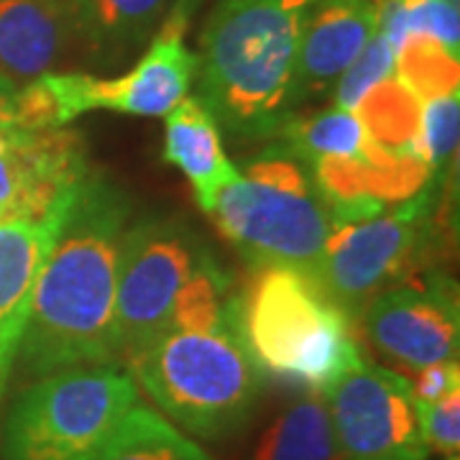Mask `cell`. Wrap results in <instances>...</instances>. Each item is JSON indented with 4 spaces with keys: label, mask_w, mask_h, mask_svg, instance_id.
<instances>
[{
    "label": "cell",
    "mask_w": 460,
    "mask_h": 460,
    "mask_svg": "<svg viewBox=\"0 0 460 460\" xmlns=\"http://www.w3.org/2000/svg\"><path fill=\"white\" fill-rule=\"evenodd\" d=\"M131 198L108 174L90 169L33 287L18 366L39 378L77 366L123 361L115 325L118 253L131 223Z\"/></svg>",
    "instance_id": "6da1fadb"
},
{
    "label": "cell",
    "mask_w": 460,
    "mask_h": 460,
    "mask_svg": "<svg viewBox=\"0 0 460 460\" xmlns=\"http://www.w3.org/2000/svg\"><path fill=\"white\" fill-rule=\"evenodd\" d=\"M123 361L169 422L202 440L238 432L261 396L263 378L243 345L217 259L187 284L164 328Z\"/></svg>",
    "instance_id": "7a4b0ae2"
},
{
    "label": "cell",
    "mask_w": 460,
    "mask_h": 460,
    "mask_svg": "<svg viewBox=\"0 0 460 460\" xmlns=\"http://www.w3.org/2000/svg\"><path fill=\"white\" fill-rule=\"evenodd\" d=\"M313 0H220L199 36L198 100L238 141L277 138L299 113L296 59Z\"/></svg>",
    "instance_id": "3957f363"
},
{
    "label": "cell",
    "mask_w": 460,
    "mask_h": 460,
    "mask_svg": "<svg viewBox=\"0 0 460 460\" xmlns=\"http://www.w3.org/2000/svg\"><path fill=\"white\" fill-rule=\"evenodd\" d=\"M235 323L261 378L325 394L363 363L353 317L295 266L253 269L235 295Z\"/></svg>",
    "instance_id": "277c9868"
},
{
    "label": "cell",
    "mask_w": 460,
    "mask_h": 460,
    "mask_svg": "<svg viewBox=\"0 0 460 460\" xmlns=\"http://www.w3.org/2000/svg\"><path fill=\"white\" fill-rule=\"evenodd\" d=\"M253 269L295 266L314 277L332 235V213L314 174L287 144L251 159L210 213Z\"/></svg>",
    "instance_id": "5b68a950"
},
{
    "label": "cell",
    "mask_w": 460,
    "mask_h": 460,
    "mask_svg": "<svg viewBox=\"0 0 460 460\" xmlns=\"http://www.w3.org/2000/svg\"><path fill=\"white\" fill-rule=\"evenodd\" d=\"M136 404L138 384L118 366H77L39 376L8 410L3 458L98 460Z\"/></svg>",
    "instance_id": "8992f818"
},
{
    "label": "cell",
    "mask_w": 460,
    "mask_h": 460,
    "mask_svg": "<svg viewBox=\"0 0 460 460\" xmlns=\"http://www.w3.org/2000/svg\"><path fill=\"white\" fill-rule=\"evenodd\" d=\"M443 180L432 174L396 208L332 228L314 279L350 317H358L378 292L428 269Z\"/></svg>",
    "instance_id": "52a82bcc"
},
{
    "label": "cell",
    "mask_w": 460,
    "mask_h": 460,
    "mask_svg": "<svg viewBox=\"0 0 460 460\" xmlns=\"http://www.w3.org/2000/svg\"><path fill=\"white\" fill-rule=\"evenodd\" d=\"M215 256L181 215L151 213L128 223L118 253L115 325L120 356L169 323L181 292Z\"/></svg>",
    "instance_id": "ba28073f"
},
{
    "label": "cell",
    "mask_w": 460,
    "mask_h": 460,
    "mask_svg": "<svg viewBox=\"0 0 460 460\" xmlns=\"http://www.w3.org/2000/svg\"><path fill=\"white\" fill-rule=\"evenodd\" d=\"M192 11H174L148 41L141 59L120 77H93L87 72H51L41 80L54 105V123L62 128L93 111L138 118H166L187 98L198 77V54L184 47V29Z\"/></svg>",
    "instance_id": "9c48e42d"
},
{
    "label": "cell",
    "mask_w": 460,
    "mask_h": 460,
    "mask_svg": "<svg viewBox=\"0 0 460 460\" xmlns=\"http://www.w3.org/2000/svg\"><path fill=\"white\" fill-rule=\"evenodd\" d=\"M325 402L341 460L429 458L410 378L392 368L358 363L330 386Z\"/></svg>",
    "instance_id": "30bf717a"
},
{
    "label": "cell",
    "mask_w": 460,
    "mask_h": 460,
    "mask_svg": "<svg viewBox=\"0 0 460 460\" xmlns=\"http://www.w3.org/2000/svg\"><path fill=\"white\" fill-rule=\"evenodd\" d=\"M358 317L378 353L404 368L458 358V284L435 266L378 292Z\"/></svg>",
    "instance_id": "8fae6325"
},
{
    "label": "cell",
    "mask_w": 460,
    "mask_h": 460,
    "mask_svg": "<svg viewBox=\"0 0 460 460\" xmlns=\"http://www.w3.org/2000/svg\"><path fill=\"white\" fill-rule=\"evenodd\" d=\"M90 169L83 136L66 126L0 128V226L54 215Z\"/></svg>",
    "instance_id": "7c38bea8"
},
{
    "label": "cell",
    "mask_w": 460,
    "mask_h": 460,
    "mask_svg": "<svg viewBox=\"0 0 460 460\" xmlns=\"http://www.w3.org/2000/svg\"><path fill=\"white\" fill-rule=\"evenodd\" d=\"M378 31V0H313L296 59V108L332 95Z\"/></svg>",
    "instance_id": "4fadbf2b"
},
{
    "label": "cell",
    "mask_w": 460,
    "mask_h": 460,
    "mask_svg": "<svg viewBox=\"0 0 460 460\" xmlns=\"http://www.w3.org/2000/svg\"><path fill=\"white\" fill-rule=\"evenodd\" d=\"M66 205L44 220H13L0 226V404L16 368L36 277L65 220Z\"/></svg>",
    "instance_id": "5bb4252c"
},
{
    "label": "cell",
    "mask_w": 460,
    "mask_h": 460,
    "mask_svg": "<svg viewBox=\"0 0 460 460\" xmlns=\"http://www.w3.org/2000/svg\"><path fill=\"white\" fill-rule=\"evenodd\" d=\"M77 33L57 0H0V75L26 84L62 65Z\"/></svg>",
    "instance_id": "9a60e30c"
},
{
    "label": "cell",
    "mask_w": 460,
    "mask_h": 460,
    "mask_svg": "<svg viewBox=\"0 0 460 460\" xmlns=\"http://www.w3.org/2000/svg\"><path fill=\"white\" fill-rule=\"evenodd\" d=\"M164 159L187 177L199 210L208 215L215 210L223 190L238 177V169L223 148L217 120L190 95L166 115Z\"/></svg>",
    "instance_id": "2e32d148"
},
{
    "label": "cell",
    "mask_w": 460,
    "mask_h": 460,
    "mask_svg": "<svg viewBox=\"0 0 460 460\" xmlns=\"http://www.w3.org/2000/svg\"><path fill=\"white\" fill-rule=\"evenodd\" d=\"M198 0H95L80 47L95 65H120L148 44L174 11Z\"/></svg>",
    "instance_id": "e0dca14e"
},
{
    "label": "cell",
    "mask_w": 460,
    "mask_h": 460,
    "mask_svg": "<svg viewBox=\"0 0 460 460\" xmlns=\"http://www.w3.org/2000/svg\"><path fill=\"white\" fill-rule=\"evenodd\" d=\"M251 460H341L325 394L307 392L284 407L263 429Z\"/></svg>",
    "instance_id": "ac0fdd59"
},
{
    "label": "cell",
    "mask_w": 460,
    "mask_h": 460,
    "mask_svg": "<svg viewBox=\"0 0 460 460\" xmlns=\"http://www.w3.org/2000/svg\"><path fill=\"white\" fill-rule=\"evenodd\" d=\"M279 136L305 164H313L320 159L363 156L374 146L356 111H345L338 105L320 111L310 118H302L296 113L281 128Z\"/></svg>",
    "instance_id": "d6986e66"
},
{
    "label": "cell",
    "mask_w": 460,
    "mask_h": 460,
    "mask_svg": "<svg viewBox=\"0 0 460 460\" xmlns=\"http://www.w3.org/2000/svg\"><path fill=\"white\" fill-rule=\"evenodd\" d=\"M98 460H210V456L159 411L136 404Z\"/></svg>",
    "instance_id": "ffe728a7"
},
{
    "label": "cell",
    "mask_w": 460,
    "mask_h": 460,
    "mask_svg": "<svg viewBox=\"0 0 460 460\" xmlns=\"http://www.w3.org/2000/svg\"><path fill=\"white\" fill-rule=\"evenodd\" d=\"M420 108H422V100L396 75H392L358 102L356 115L361 118L368 138L378 148L389 154H414Z\"/></svg>",
    "instance_id": "44dd1931"
},
{
    "label": "cell",
    "mask_w": 460,
    "mask_h": 460,
    "mask_svg": "<svg viewBox=\"0 0 460 460\" xmlns=\"http://www.w3.org/2000/svg\"><path fill=\"white\" fill-rule=\"evenodd\" d=\"M394 75L420 100L458 90V54L428 33H411L396 49Z\"/></svg>",
    "instance_id": "7402d4cb"
},
{
    "label": "cell",
    "mask_w": 460,
    "mask_h": 460,
    "mask_svg": "<svg viewBox=\"0 0 460 460\" xmlns=\"http://www.w3.org/2000/svg\"><path fill=\"white\" fill-rule=\"evenodd\" d=\"M460 131V95L458 90L422 100L420 126L414 138V154L429 174L447 177L450 162H456Z\"/></svg>",
    "instance_id": "603a6c76"
},
{
    "label": "cell",
    "mask_w": 460,
    "mask_h": 460,
    "mask_svg": "<svg viewBox=\"0 0 460 460\" xmlns=\"http://www.w3.org/2000/svg\"><path fill=\"white\" fill-rule=\"evenodd\" d=\"M396 51L386 41V36L381 31L374 33V39L366 44V49L356 57V62L343 72V77L338 80L332 98L338 108L345 111H356L361 102L378 83H384L386 77L394 75Z\"/></svg>",
    "instance_id": "cb8c5ba5"
},
{
    "label": "cell",
    "mask_w": 460,
    "mask_h": 460,
    "mask_svg": "<svg viewBox=\"0 0 460 460\" xmlns=\"http://www.w3.org/2000/svg\"><path fill=\"white\" fill-rule=\"evenodd\" d=\"M417 422L429 453L458 456L460 447V389L445 394L438 402L417 404Z\"/></svg>",
    "instance_id": "d4e9b609"
},
{
    "label": "cell",
    "mask_w": 460,
    "mask_h": 460,
    "mask_svg": "<svg viewBox=\"0 0 460 460\" xmlns=\"http://www.w3.org/2000/svg\"><path fill=\"white\" fill-rule=\"evenodd\" d=\"M411 396L417 404L438 402L445 394L460 389V366L458 361L429 363L425 368H417L414 378H410Z\"/></svg>",
    "instance_id": "484cf974"
},
{
    "label": "cell",
    "mask_w": 460,
    "mask_h": 460,
    "mask_svg": "<svg viewBox=\"0 0 460 460\" xmlns=\"http://www.w3.org/2000/svg\"><path fill=\"white\" fill-rule=\"evenodd\" d=\"M18 90L21 84L0 75V128L16 126L18 120Z\"/></svg>",
    "instance_id": "4316f807"
},
{
    "label": "cell",
    "mask_w": 460,
    "mask_h": 460,
    "mask_svg": "<svg viewBox=\"0 0 460 460\" xmlns=\"http://www.w3.org/2000/svg\"><path fill=\"white\" fill-rule=\"evenodd\" d=\"M59 8L65 11L69 23L75 26V33H77V44L83 41V33L87 29V21H90V13H93V3L95 0H57Z\"/></svg>",
    "instance_id": "83f0119b"
},
{
    "label": "cell",
    "mask_w": 460,
    "mask_h": 460,
    "mask_svg": "<svg viewBox=\"0 0 460 460\" xmlns=\"http://www.w3.org/2000/svg\"><path fill=\"white\" fill-rule=\"evenodd\" d=\"M443 460H458V456H445Z\"/></svg>",
    "instance_id": "f1b7e54d"
}]
</instances>
